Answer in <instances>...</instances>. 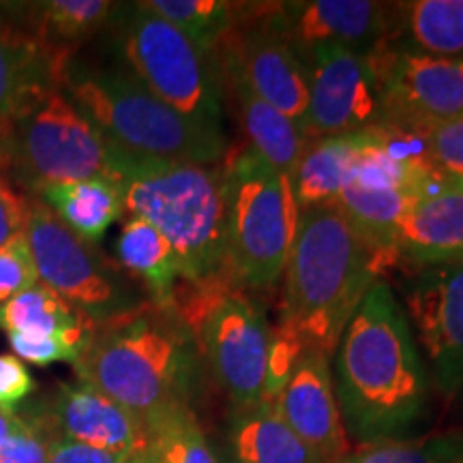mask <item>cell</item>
<instances>
[{
    "instance_id": "6da1fadb",
    "label": "cell",
    "mask_w": 463,
    "mask_h": 463,
    "mask_svg": "<svg viewBox=\"0 0 463 463\" xmlns=\"http://www.w3.org/2000/svg\"><path fill=\"white\" fill-rule=\"evenodd\" d=\"M335 395L345 431L363 444L399 439L422 419L430 378L389 283L375 281L335 350Z\"/></svg>"
},
{
    "instance_id": "7a4b0ae2",
    "label": "cell",
    "mask_w": 463,
    "mask_h": 463,
    "mask_svg": "<svg viewBox=\"0 0 463 463\" xmlns=\"http://www.w3.org/2000/svg\"><path fill=\"white\" fill-rule=\"evenodd\" d=\"M384 256L337 206L300 211L283 273L281 326L305 347L335 354L352 314L378 281Z\"/></svg>"
},
{
    "instance_id": "3957f363",
    "label": "cell",
    "mask_w": 463,
    "mask_h": 463,
    "mask_svg": "<svg viewBox=\"0 0 463 463\" xmlns=\"http://www.w3.org/2000/svg\"><path fill=\"white\" fill-rule=\"evenodd\" d=\"M73 369L80 382L148 425L170 405L187 403L198 369V345L172 311L146 303L97 326Z\"/></svg>"
},
{
    "instance_id": "277c9868",
    "label": "cell",
    "mask_w": 463,
    "mask_h": 463,
    "mask_svg": "<svg viewBox=\"0 0 463 463\" xmlns=\"http://www.w3.org/2000/svg\"><path fill=\"white\" fill-rule=\"evenodd\" d=\"M114 183L127 215L155 225L170 242L184 283L223 277V165L137 159L114 148Z\"/></svg>"
},
{
    "instance_id": "5b68a950",
    "label": "cell",
    "mask_w": 463,
    "mask_h": 463,
    "mask_svg": "<svg viewBox=\"0 0 463 463\" xmlns=\"http://www.w3.org/2000/svg\"><path fill=\"white\" fill-rule=\"evenodd\" d=\"M62 90L114 148L131 157L219 164L225 150L223 129L178 114L129 71L71 62Z\"/></svg>"
},
{
    "instance_id": "8992f818",
    "label": "cell",
    "mask_w": 463,
    "mask_h": 463,
    "mask_svg": "<svg viewBox=\"0 0 463 463\" xmlns=\"http://www.w3.org/2000/svg\"><path fill=\"white\" fill-rule=\"evenodd\" d=\"M225 170V264L249 288H273L286 273L300 206L292 178L245 148Z\"/></svg>"
},
{
    "instance_id": "52a82bcc",
    "label": "cell",
    "mask_w": 463,
    "mask_h": 463,
    "mask_svg": "<svg viewBox=\"0 0 463 463\" xmlns=\"http://www.w3.org/2000/svg\"><path fill=\"white\" fill-rule=\"evenodd\" d=\"M170 311L194 335L234 412L264 402L270 331L256 303L217 277L187 283V292L176 288Z\"/></svg>"
},
{
    "instance_id": "ba28073f",
    "label": "cell",
    "mask_w": 463,
    "mask_h": 463,
    "mask_svg": "<svg viewBox=\"0 0 463 463\" xmlns=\"http://www.w3.org/2000/svg\"><path fill=\"white\" fill-rule=\"evenodd\" d=\"M5 167L28 195L50 184L114 181V146L65 90L48 86L34 92L11 123Z\"/></svg>"
},
{
    "instance_id": "9c48e42d",
    "label": "cell",
    "mask_w": 463,
    "mask_h": 463,
    "mask_svg": "<svg viewBox=\"0 0 463 463\" xmlns=\"http://www.w3.org/2000/svg\"><path fill=\"white\" fill-rule=\"evenodd\" d=\"M112 24L125 62L157 99L208 127H222V75L184 34L142 3L120 5Z\"/></svg>"
},
{
    "instance_id": "30bf717a",
    "label": "cell",
    "mask_w": 463,
    "mask_h": 463,
    "mask_svg": "<svg viewBox=\"0 0 463 463\" xmlns=\"http://www.w3.org/2000/svg\"><path fill=\"white\" fill-rule=\"evenodd\" d=\"M24 241L39 283L67 300L95 326L146 305L131 277L90 242L73 234L37 195H28Z\"/></svg>"
},
{
    "instance_id": "8fae6325",
    "label": "cell",
    "mask_w": 463,
    "mask_h": 463,
    "mask_svg": "<svg viewBox=\"0 0 463 463\" xmlns=\"http://www.w3.org/2000/svg\"><path fill=\"white\" fill-rule=\"evenodd\" d=\"M217 67H228L245 80L260 99L307 129L305 67L288 39L275 26L270 5H242L241 17L215 50Z\"/></svg>"
},
{
    "instance_id": "7c38bea8",
    "label": "cell",
    "mask_w": 463,
    "mask_h": 463,
    "mask_svg": "<svg viewBox=\"0 0 463 463\" xmlns=\"http://www.w3.org/2000/svg\"><path fill=\"white\" fill-rule=\"evenodd\" d=\"M298 58L309 89L307 140L384 127V101L372 54L314 48Z\"/></svg>"
},
{
    "instance_id": "4fadbf2b",
    "label": "cell",
    "mask_w": 463,
    "mask_h": 463,
    "mask_svg": "<svg viewBox=\"0 0 463 463\" xmlns=\"http://www.w3.org/2000/svg\"><path fill=\"white\" fill-rule=\"evenodd\" d=\"M384 101V127L403 136L463 116V65L395 45L372 52Z\"/></svg>"
},
{
    "instance_id": "5bb4252c",
    "label": "cell",
    "mask_w": 463,
    "mask_h": 463,
    "mask_svg": "<svg viewBox=\"0 0 463 463\" xmlns=\"http://www.w3.org/2000/svg\"><path fill=\"white\" fill-rule=\"evenodd\" d=\"M403 314L447 397L463 389V264L422 266L403 292Z\"/></svg>"
},
{
    "instance_id": "9a60e30c",
    "label": "cell",
    "mask_w": 463,
    "mask_h": 463,
    "mask_svg": "<svg viewBox=\"0 0 463 463\" xmlns=\"http://www.w3.org/2000/svg\"><path fill=\"white\" fill-rule=\"evenodd\" d=\"M270 15L297 54L314 48L372 54L392 45L397 34V3L298 0L270 5Z\"/></svg>"
},
{
    "instance_id": "2e32d148",
    "label": "cell",
    "mask_w": 463,
    "mask_h": 463,
    "mask_svg": "<svg viewBox=\"0 0 463 463\" xmlns=\"http://www.w3.org/2000/svg\"><path fill=\"white\" fill-rule=\"evenodd\" d=\"M270 408L322 463H337L350 453L331 363L324 352L314 347L300 352L297 367Z\"/></svg>"
},
{
    "instance_id": "e0dca14e",
    "label": "cell",
    "mask_w": 463,
    "mask_h": 463,
    "mask_svg": "<svg viewBox=\"0 0 463 463\" xmlns=\"http://www.w3.org/2000/svg\"><path fill=\"white\" fill-rule=\"evenodd\" d=\"M39 420L54 436L125 459L150 453V436L144 420L86 382L78 380L58 386L54 399Z\"/></svg>"
},
{
    "instance_id": "ac0fdd59",
    "label": "cell",
    "mask_w": 463,
    "mask_h": 463,
    "mask_svg": "<svg viewBox=\"0 0 463 463\" xmlns=\"http://www.w3.org/2000/svg\"><path fill=\"white\" fill-rule=\"evenodd\" d=\"M397 253L420 266L463 256V181L431 172L405 206L395 236Z\"/></svg>"
},
{
    "instance_id": "d6986e66",
    "label": "cell",
    "mask_w": 463,
    "mask_h": 463,
    "mask_svg": "<svg viewBox=\"0 0 463 463\" xmlns=\"http://www.w3.org/2000/svg\"><path fill=\"white\" fill-rule=\"evenodd\" d=\"M71 62L39 42L26 22L5 20L0 9V165H5V146L15 116L37 90L62 89Z\"/></svg>"
},
{
    "instance_id": "ffe728a7",
    "label": "cell",
    "mask_w": 463,
    "mask_h": 463,
    "mask_svg": "<svg viewBox=\"0 0 463 463\" xmlns=\"http://www.w3.org/2000/svg\"><path fill=\"white\" fill-rule=\"evenodd\" d=\"M217 69L222 75V82L225 78L230 86L232 101H234L236 116H239L242 131L249 140V148L256 150L260 157L273 165L275 170L292 178L294 167H297L307 144L303 131L286 114L260 99L239 73L228 67Z\"/></svg>"
},
{
    "instance_id": "44dd1931",
    "label": "cell",
    "mask_w": 463,
    "mask_h": 463,
    "mask_svg": "<svg viewBox=\"0 0 463 463\" xmlns=\"http://www.w3.org/2000/svg\"><path fill=\"white\" fill-rule=\"evenodd\" d=\"M367 131L307 140L292 174L300 211L337 204L367 140Z\"/></svg>"
},
{
    "instance_id": "7402d4cb",
    "label": "cell",
    "mask_w": 463,
    "mask_h": 463,
    "mask_svg": "<svg viewBox=\"0 0 463 463\" xmlns=\"http://www.w3.org/2000/svg\"><path fill=\"white\" fill-rule=\"evenodd\" d=\"M0 328L24 337H61L82 354L97 326L43 283H34L0 305Z\"/></svg>"
},
{
    "instance_id": "603a6c76",
    "label": "cell",
    "mask_w": 463,
    "mask_h": 463,
    "mask_svg": "<svg viewBox=\"0 0 463 463\" xmlns=\"http://www.w3.org/2000/svg\"><path fill=\"white\" fill-rule=\"evenodd\" d=\"M34 195L73 234H78L90 245L99 242L108 234V230L125 215L123 195L109 178L50 184Z\"/></svg>"
},
{
    "instance_id": "cb8c5ba5",
    "label": "cell",
    "mask_w": 463,
    "mask_h": 463,
    "mask_svg": "<svg viewBox=\"0 0 463 463\" xmlns=\"http://www.w3.org/2000/svg\"><path fill=\"white\" fill-rule=\"evenodd\" d=\"M116 256L127 275L146 286L153 305L172 309L181 273L172 245L155 225L137 217L127 219L116 241Z\"/></svg>"
},
{
    "instance_id": "d4e9b609",
    "label": "cell",
    "mask_w": 463,
    "mask_h": 463,
    "mask_svg": "<svg viewBox=\"0 0 463 463\" xmlns=\"http://www.w3.org/2000/svg\"><path fill=\"white\" fill-rule=\"evenodd\" d=\"M395 48L463 62V0L397 3Z\"/></svg>"
},
{
    "instance_id": "484cf974",
    "label": "cell",
    "mask_w": 463,
    "mask_h": 463,
    "mask_svg": "<svg viewBox=\"0 0 463 463\" xmlns=\"http://www.w3.org/2000/svg\"><path fill=\"white\" fill-rule=\"evenodd\" d=\"M228 450L230 463H322L264 402L234 412Z\"/></svg>"
},
{
    "instance_id": "4316f807",
    "label": "cell",
    "mask_w": 463,
    "mask_h": 463,
    "mask_svg": "<svg viewBox=\"0 0 463 463\" xmlns=\"http://www.w3.org/2000/svg\"><path fill=\"white\" fill-rule=\"evenodd\" d=\"M26 26L56 54L71 58L73 45L95 37L120 11L109 0H45L28 5Z\"/></svg>"
},
{
    "instance_id": "83f0119b",
    "label": "cell",
    "mask_w": 463,
    "mask_h": 463,
    "mask_svg": "<svg viewBox=\"0 0 463 463\" xmlns=\"http://www.w3.org/2000/svg\"><path fill=\"white\" fill-rule=\"evenodd\" d=\"M142 5L170 22L211 58H215L217 45L236 26L242 11V3L228 0H144Z\"/></svg>"
},
{
    "instance_id": "f1b7e54d",
    "label": "cell",
    "mask_w": 463,
    "mask_h": 463,
    "mask_svg": "<svg viewBox=\"0 0 463 463\" xmlns=\"http://www.w3.org/2000/svg\"><path fill=\"white\" fill-rule=\"evenodd\" d=\"M150 455L159 463H222L189 403H174L148 422Z\"/></svg>"
},
{
    "instance_id": "f546056e",
    "label": "cell",
    "mask_w": 463,
    "mask_h": 463,
    "mask_svg": "<svg viewBox=\"0 0 463 463\" xmlns=\"http://www.w3.org/2000/svg\"><path fill=\"white\" fill-rule=\"evenodd\" d=\"M337 463H463V431L363 444Z\"/></svg>"
},
{
    "instance_id": "4dcf8cb0",
    "label": "cell",
    "mask_w": 463,
    "mask_h": 463,
    "mask_svg": "<svg viewBox=\"0 0 463 463\" xmlns=\"http://www.w3.org/2000/svg\"><path fill=\"white\" fill-rule=\"evenodd\" d=\"M419 142L422 164L442 176L463 181V116L412 136Z\"/></svg>"
},
{
    "instance_id": "1f68e13d",
    "label": "cell",
    "mask_w": 463,
    "mask_h": 463,
    "mask_svg": "<svg viewBox=\"0 0 463 463\" xmlns=\"http://www.w3.org/2000/svg\"><path fill=\"white\" fill-rule=\"evenodd\" d=\"M34 283H39V275L24 236L9 242L7 247H0V305Z\"/></svg>"
},
{
    "instance_id": "d6a6232c",
    "label": "cell",
    "mask_w": 463,
    "mask_h": 463,
    "mask_svg": "<svg viewBox=\"0 0 463 463\" xmlns=\"http://www.w3.org/2000/svg\"><path fill=\"white\" fill-rule=\"evenodd\" d=\"M50 431L42 420H26L0 442V463H48Z\"/></svg>"
},
{
    "instance_id": "836d02e7",
    "label": "cell",
    "mask_w": 463,
    "mask_h": 463,
    "mask_svg": "<svg viewBox=\"0 0 463 463\" xmlns=\"http://www.w3.org/2000/svg\"><path fill=\"white\" fill-rule=\"evenodd\" d=\"M11 350L20 361H26L37 367H50L54 363H75L80 358V352L61 337H24V335L7 333Z\"/></svg>"
},
{
    "instance_id": "e575fe53",
    "label": "cell",
    "mask_w": 463,
    "mask_h": 463,
    "mask_svg": "<svg viewBox=\"0 0 463 463\" xmlns=\"http://www.w3.org/2000/svg\"><path fill=\"white\" fill-rule=\"evenodd\" d=\"M37 382L15 354H0V410L15 412V408L31 395Z\"/></svg>"
},
{
    "instance_id": "d590c367",
    "label": "cell",
    "mask_w": 463,
    "mask_h": 463,
    "mask_svg": "<svg viewBox=\"0 0 463 463\" xmlns=\"http://www.w3.org/2000/svg\"><path fill=\"white\" fill-rule=\"evenodd\" d=\"M28 195H22L7 176L0 174V247L24 236Z\"/></svg>"
},
{
    "instance_id": "8d00e7d4",
    "label": "cell",
    "mask_w": 463,
    "mask_h": 463,
    "mask_svg": "<svg viewBox=\"0 0 463 463\" xmlns=\"http://www.w3.org/2000/svg\"><path fill=\"white\" fill-rule=\"evenodd\" d=\"M125 457L106 453V450L86 447L73 439L50 433L48 442V463H129Z\"/></svg>"
},
{
    "instance_id": "74e56055",
    "label": "cell",
    "mask_w": 463,
    "mask_h": 463,
    "mask_svg": "<svg viewBox=\"0 0 463 463\" xmlns=\"http://www.w3.org/2000/svg\"><path fill=\"white\" fill-rule=\"evenodd\" d=\"M22 425H24V419H22L20 414L0 410V442H3L5 438H9L15 430H20Z\"/></svg>"
},
{
    "instance_id": "f35d334b",
    "label": "cell",
    "mask_w": 463,
    "mask_h": 463,
    "mask_svg": "<svg viewBox=\"0 0 463 463\" xmlns=\"http://www.w3.org/2000/svg\"><path fill=\"white\" fill-rule=\"evenodd\" d=\"M129 463H159V461L155 459V457L150 455V453H146V455H140V457H136V459H131Z\"/></svg>"
},
{
    "instance_id": "ab89813d",
    "label": "cell",
    "mask_w": 463,
    "mask_h": 463,
    "mask_svg": "<svg viewBox=\"0 0 463 463\" xmlns=\"http://www.w3.org/2000/svg\"><path fill=\"white\" fill-rule=\"evenodd\" d=\"M457 264H463V256H461L459 260H457Z\"/></svg>"
},
{
    "instance_id": "60d3db41",
    "label": "cell",
    "mask_w": 463,
    "mask_h": 463,
    "mask_svg": "<svg viewBox=\"0 0 463 463\" xmlns=\"http://www.w3.org/2000/svg\"><path fill=\"white\" fill-rule=\"evenodd\" d=\"M461 65H463V62H461Z\"/></svg>"
}]
</instances>
